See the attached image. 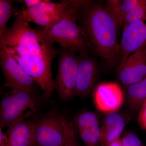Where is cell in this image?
I'll list each match as a JSON object with an SVG mask.
<instances>
[{
    "mask_svg": "<svg viewBox=\"0 0 146 146\" xmlns=\"http://www.w3.org/2000/svg\"><path fill=\"white\" fill-rule=\"evenodd\" d=\"M13 24L0 37V49H5L24 70L34 80L47 100L55 90L53 61L58 50L25 21L19 10Z\"/></svg>",
    "mask_w": 146,
    "mask_h": 146,
    "instance_id": "obj_1",
    "label": "cell"
},
{
    "mask_svg": "<svg viewBox=\"0 0 146 146\" xmlns=\"http://www.w3.org/2000/svg\"><path fill=\"white\" fill-rule=\"evenodd\" d=\"M78 19L93 50L106 65L113 67L120 57L119 27L105 5L89 1Z\"/></svg>",
    "mask_w": 146,
    "mask_h": 146,
    "instance_id": "obj_2",
    "label": "cell"
},
{
    "mask_svg": "<svg viewBox=\"0 0 146 146\" xmlns=\"http://www.w3.org/2000/svg\"><path fill=\"white\" fill-rule=\"evenodd\" d=\"M89 1L73 0L70 8L59 22L48 28L36 29L42 38L60 48L70 50L79 55L88 54L91 46L81 27L76 21L80 10Z\"/></svg>",
    "mask_w": 146,
    "mask_h": 146,
    "instance_id": "obj_3",
    "label": "cell"
},
{
    "mask_svg": "<svg viewBox=\"0 0 146 146\" xmlns=\"http://www.w3.org/2000/svg\"><path fill=\"white\" fill-rule=\"evenodd\" d=\"M34 121L36 146H63L77 138L74 122L62 113L50 111Z\"/></svg>",
    "mask_w": 146,
    "mask_h": 146,
    "instance_id": "obj_4",
    "label": "cell"
},
{
    "mask_svg": "<svg viewBox=\"0 0 146 146\" xmlns=\"http://www.w3.org/2000/svg\"><path fill=\"white\" fill-rule=\"evenodd\" d=\"M43 97L36 91L11 89L3 96L0 104V128L28 119L41 108Z\"/></svg>",
    "mask_w": 146,
    "mask_h": 146,
    "instance_id": "obj_5",
    "label": "cell"
},
{
    "mask_svg": "<svg viewBox=\"0 0 146 146\" xmlns=\"http://www.w3.org/2000/svg\"><path fill=\"white\" fill-rule=\"evenodd\" d=\"M57 75L54 80L55 90L61 100L68 102L75 96L79 56L70 50H58Z\"/></svg>",
    "mask_w": 146,
    "mask_h": 146,
    "instance_id": "obj_6",
    "label": "cell"
},
{
    "mask_svg": "<svg viewBox=\"0 0 146 146\" xmlns=\"http://www.w3.org/2000/svg\"><path fill=\"white\" fill-rule=\"evenodd\" d=\"M73 0H62L55 3L50 0H42L39 4L29 8L23 7L19 10L22 18L43 28H48L59 22L70 8Z\"/></svg>",
    "mask_w": 146,
    "mask_h": 146,
    "instance_id": "obj_7",
    "label": "cell"
},
{
    "mask_svg": "<svg viewBox=\"0 0 146 146\" xmlns=\"http://www.w3.org/2000/svg\"><path fill=\"white\" fill-rule=\"evenodd\" d=\"M0 65L5 79L3 88L36 91L34 80L5 49L0 50Z\"/></svg>",
    "mask_w": 146,
    "mask_h": 146,
    "instance_id": "obj_8",
    "label": "cell"
},
{
    "mask_svg": "<svg viewBox=\"0 0 146 146\" xmlns=\"http://www.w3.org/2000/svg\"><path fill=\"white\" fill-rule=\"evenodd\" d=\"M117 76L125 86L140 81L146 77V42L118 66Z\"/></svg>",
    "mask_w": 146,
    "mask_h": 146,
    "instance_id": "obj_9",
    "label": "cell"
},
{
    "mask_svg": "<svg viewBox=\"0 0 146 146\" xmlns=\"http://www.w3.org/2000/svg\"><path fill=\"white\" fill-rule=\"evenodd\" d=\"M93 100L98 110L104 113L116 112L123 103L124 94L119 84L105 82L99 84L93 92Z\"/></svg>",
    "mask_w": 146,
    "mask_h": 146,
    "instance_id": "obj_10",
    "label": "cell"
},
{
    "mask_svg": "<svg viewBox=\"0 0 146 146\" xmlns=\"http://www.w3.org/2000/svg\"><path fill=\"white\" fill-rule=\"evenodd\" d=\"M146 42V16L128 25L123 29L120 43V63L124 62L131 53Z\"/></svg>",
    "mask_w": 146,
    "mask_h": 146,
    "instance_id": "obj_11",
    "label": "cell"
},
{
    "mask_svg": "<svg viewBox=\"0 0 146 146\" xmlns=\"http://www.w3.org/2000/svg\"><path fill=\"white\" fill-rule=\"evenodd\" d=\"M98 72L96 63L89 54L79 55L75 96H86L92 91Z\"/></svg>",
    "mask_w": 146,
    "mask_h": 146,
    "instance_id": "obj_12",
    "label": "cell"
},
{
    "mask_svg": "<svg viewBox=\"0 0 146 146\" xmlns=\"http://www.w3.org/2000/svg\"><path fill=\"white\" fill-rule=\"evenodd\" d=\"M7 127L8 146H36L34 120L21 119Z\"/></svg>",
    "mask_w": 146,
    "mask_h": 146,
    "instance_id": "obj_13",
    "label": "cell"
},
{
    "mask_svg": "<svg viewBox=\"0 0 146 146\" xmlns=\"http://www.w3.org/2000/svg\"><path fill=\"white\" fill-rule=\"evenodd\" d=\"M125 124V119L120 114H108L100 126V146H109L120 138Z\"/></svg>",
    "mask_w": 146,
    "mask_h": 146,
    "instance_id": "obj_14",
    "label": "cell"
},
{
    "mask_svg": "<svg viewBox=\"0 0 146 146\" xmlns=\"http://www.w3.org/2000/svg\"><path fill=\"white\" fill-rule=\"evenodd\" d=\"M126 87L127 100L129 106L133 112L140 111L146 100V77L140 81Z\"/></svg>",
    "mask_w": 146,
    "mask_h": 146,
    "instance_id": "obj_15",
    "label": "cell"
},
{
    "mask_svg": "<svg viewBox=\"0 0 146 146\" xmlns=\"http://www.w3.org/2000/svg\"><path fill=\"white\" fill-rule=\"evenodd\" d=\"M138 0H108L105 6L119 28L122 27L125 16L135 6Z\"/></svg>",
    "mask_w": 146,
    "mask_h": 146,
    "instance_id": "obj_16",
    "label": "cell"
},
{
    "mask_svg": "<svg viewBox=\"0 0 146 146\" xmlns=\"http://www.w3.org/2000/svg\"><path fill=\"white\" fill-rule=\"evenodd\" d=\"M84 146H100L99 124L77 130Z\"/></svg>",
    "mask_w": 146,
    "mask_h": 146,
    "instance_id": "obj_17",
    "label": "cell"
},
{
    "mask_svg": "<svg viewBox=\"0 0 146 146\" xmlns=\"http://www.w3.org/2000/svg\"><path fill=\"white\" fill-rule=\"evenodd\" d=\"M13 1L0 0V37L7 29V25L12 14L16 12L17 8L13 5Z\"/></svg>",
    "mask_w": 146,
    "mask_h": 146,
    "instance_id": "obj_18",
    "label": "cell"
},
{
    "mask_svg": "<svg viewBox=\"0 0 146 146\" xmlns=\"http://www.w3.org/2000/svg\"><path fill=\"white\" fill-rule=\"evenodd\" d=\"M146 16V0H138L133 9L127 14L123 21V28Z\"/></svg>",
    "mask_w": 146,
    "mask_h": 146,
    "instance_id": "obj_19",
    "label": "cell"
},
{
    "mask_svg": "<svg viewBox=\"0 0 146 146\" xmlns=\"http://www.w3.org/2000/svg\"><path fill=\"white\" fill-rule=\"evenodd\" d=\"M76 130L99 124L98 119L96 113L91 111H85L79 114L74 120Z\"/></svg>",
    "mask_w": 146,
    "mask_h": 146,
    "instance_id": "obj_20",
    "label": "cell"
},
{
    "mask_svg": "<svg viewBox=\"0 0 146 146\" xmlns=\"http://www.w3.org/2000/svg\"><path fill=\"white\" fill-rule=\"evenodd\" d=\"M123 146H143L140 138L132 132H127L123 136Z\"/></svg>",
    "mask_w": 146,
    "mask_h": 146,
    "instance_id": "obj_21",
    "label": "cell"
},
{
    "mask_svg": "<svg viewBox=\"0 0 146 146\" xmlns=\"http://www.w3.org/2000/svg\"><path fill=\"white\" fill-rule=\"evenodd\" d=\"M137 121L141 128L146 130V100L139 111Z\"/></svg>",
    "mask_w": 146,
    "mask_h": 146,
    "instance_id": "obj_22",
    "label": "cell"
},
{
    "mask_svg": "<svg viewBox=\"0 0 146 146\" xmlns=\"http://www.w3.org/2000/svg\"><path fill=\"white\" fill-rule=\"evenodd\" d=\"M42 1V0H24L21 1V3H24L26 8H29L37 5Z\"/></svg>",
    "mask_w": 146,
    "mask_h": 146,
    "instance_id": "obj_23",
    "label": "cell"
},
{
    "mask_svg": "<svg viewBox=\"0 0 146 146\" xmlns=\"http://www.w3.org/2000/svg\"><path fill=\"white\" fill-rule=\"evenodd\" d=\"M0 146H8L7 137L1 128H0Z\"/></svg>",
    "mask_w": 146,
    "mask_h": 146,
    "instance_id": "obj_24",
    "label": "cell"
},
{
    "mask_svg": "<svg viewBox=\"0 0 146 146\" xmlns=\"http://www.w3.org/2000/svg\"><path fill=\"white\" fill-rule=\"evenodd\" d=\"M63 146H79L77 141V138L68 141Z\"/></svg>",
    "mask_w": 146,
    "mask_h": 146,
    "instance_id": "obj_25",
    "label": "cell"
},
{
    "mask_svg": "<svg viewBox=\"0 0 146 146\" xmlns=\"http://www.w3.org/2000/svg\"><path fill=\"white\" fill-rule=\"evenodd\" d=\"M109 146H123L122 138H119L116 141L112 142Z\"/></svg>",
    "mask_w": 146,
    "mask_h": 146,
    "instance_id": "obj_26",
    "label": "cell"
}]
</instances>
